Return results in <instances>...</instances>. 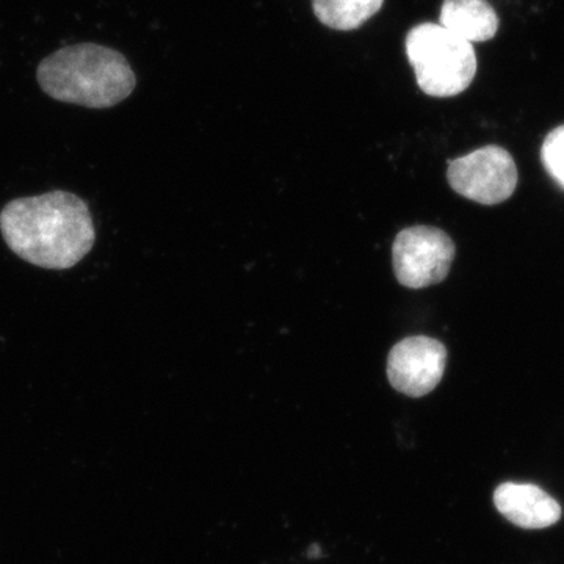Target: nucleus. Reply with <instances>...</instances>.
Returning a JSON list of instances; mask_svg holds the SVG:
<instances>
[{
    "label": "nucleus",
    "instance_id": "423d86ee",
    "mask_svg": "<svg viewBox=\"0 0 564 564\" xmlns=\"http://www.w3.org/2000/svg\"><path fill=\"white\" fill-rule=\"evenodd\" d=\"M447 348L426 336L406 337L389 352L388 377L395 391L408 397L426 395L443 380Z\"/></svg>",
    "mask_w": 564,
    "mask_h": 564
},
{
    "label": "nucleus",
    "instance_id": "0eeeda50",
    "mask_svg": "<svg viewBox=\"0 0 564 564\" xmlns=\"http://www.w3.org/2000/svg\"><path fill=\"white\" fill-rule=\"evenodd\" d=\"M494 505L507 521L525 530H543L562 519L563 510L554 497L540 486L507 481L494 491Z\"/></svg>",
    "mask_w": 564,
    "mask_h": 564
},
{
    "label": "nucleus",
    "instance_id": "39448f33",
    "mask_svg": "<svg viewBox=\"0 0 564 564\" xmlns=\"http://www.w3.org/2000/svg\"><path fill=\"white\" fill-rule=\"evenodd\" d=\"M455 252L454 240L443 229L413 226L403 229L393 242V272L404 288H430L448 276Z\"/></svg>",
    "mask_w": 564,
    "mask_h": 564
},
{
    "label": "nucleus",
    "instance_id": "f03ea898",
    "mask_svg": "<svg viewBox=\"0 0 564 564\" xmlns=\"http://www.w3.org/2000/svg\"><path fill=\"white\" fill-rule=\"evenodd\" d=\"M39 82L57 101L109 109L132 95L135 73L120 52L84 43L54 52L40 63Z\"/></svg>",
    "mask_w": 564,
    "mask_h": 564
},
{
    "label": "nucleus",
    "instance_id": "7ed1b4c3",
    "mask_svg": "<svg viewBox=\"0 0 564 564\" xmlns=\"http://www.w3.org/2000/svg\"><path fill=\"white\" fill-rule=\"evenodd\" d=\"M404 47L419 88L433 98L462 95L477 76V54L473 43L441 24L423 22L415 25L408 33Z\"/></svg>",
    "mask_w": 564,
    "mask_h": 564
},
{
    "label": "nucleus",
    "instance_id": "1a4fd4ad",
    "mask_svg": "<svg viewBox=\"0 0 564 564\" xmlns=\"http://www.w3.org/2000/svg\"><path fill=\"white\" fill-rule=\"evenodd\" d=\"M384 0H313L317 20L334 31H355L375 17Z\"/></svg>",
    "mask_w": 564,
    "mask_h": 564
},
{
    "label": "nucleus",
    "instance_id": "f257e3e1",
    "mask_svg": "<svg viewBox=\"0 0 564 564\" xmlns=\"http://www.w3.org/2000/svg\"><path fill=\"white\" fill-rule=\"evenodd\" d=\"M0 231L14 254L47 270L73 269L96 239L87 204L62 191L7 204Z\"/></svg>",
    "mask_w": 564,
    "mask_h": 564
},
{
    "label": "nucleus",
    "instance_id": "9d476101",
    "mask_svg": "<svg viewBox=\"0 0 564 564\" xmlns=\"http://www.w3.org/2000/svg\"><path fill=\"white\" fill-rule=\"evenodd\" d=\"M541 161L552 180L564 191V124L545 137L541 148Z\"/></svg>",
    "mask_w": 564,
    "mask_h": 564
},
{
    "label": "nucleus",
    "instance_id": "20e7f679",
    "mask_svg": "<svg viewBox=\"0 0 564 564\" xmlns=\"http://www.w3.org/2000/svg\"><path fill=\"white\" fill-rule=\"evenodd\" d=\"M447 180L451 187L469 202L497 206L513 196L518 187V166L505 148L489 144L448 162Z\"/></svg>",
    "mask_w": 564,
    "mask_h": 564
},
{
    "label": "nucleus",
    "instance_id": "6e6552de",
    "mask_svg": "<svg viewBox=\"0 0 564 564\" xmlns=\"http://www.w3.org/2000/svg\"><path fill=\"white\" fill-rule=\"evenodd\" d=\"M440 24L469 43H484L496 36L500 21L488 0H444Z\"/></svg>",
    "mask_w": 564,
    "mask_h": 564
}]
</instances>
